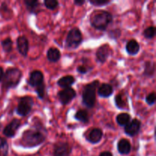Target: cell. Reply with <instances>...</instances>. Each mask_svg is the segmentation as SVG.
I'll return each mask as SVG.
<instances>
[{"instance_id": "1", "label": "cell", "mask_w": 156, "mask_h": 156, "mask_svg": "<svg viewBox=\"0 0 156 156\" xmlns=\"http://www.w3.org/2000/svg\"><path fill=\"white\" fill-rule=\"evenodd\" d=\"M47 137V130L41 122H35L29 129L23 132L19 143L21 147L35 148L45 142Z\"/></svg>"}, {"instance_id": "2", "label": "cell", "mask_w": 156, "mask_h": 156, "mask_svg": "<svg viewBox=\"0 0 156 156\" xmlns=\"http://www.w3.org/2000/svg\"><path fill=\"white\" fill-rule=\"evenodd\" d=\"M113 21L114 16L112 14L105 10L95 11L90 17V24L91 27L101 31H105Z\"/></svg>"}, {"instance_id": "3", "label": "cell", "mask_w": 156, "mask_h": 156, "mask_svg": "<svg viewBox=\"0 0 156 156\" xmlns=\"http://www.w3.org/2000/svg\"><path fill=\"white\" fill-rule=\"evenodd\" d=\"M23 73L17 67H11L6 69L2 80V89L7 91L8 90L18 87L22 79Z\"/></svg>"}, {"instance_id": "4", "label": "cell", "mask_w": 156, "mask_h": 156, "mask_svg": "<svg viewBox=\"0 0 156 156\" xmlns=\"http://www.w3.org/2000/svg\"><path fill=\"white\" fill-rule=\"evenodd\" d=\"M27 83L31 88H34L39 99H44L45 96L46 85L44 83V74L40 70H34L29 75Z\"/></svg>"}, {"instance_id": "5", "label": "cell", "mask_w": 156, "mask_h": 156, "mask_svg": "<svg viewBox=\"0 0 156 156\" xmlns=\"http://www.w3.org/2000/svg\"><path fill=\"white\" fill-rule=\"evenodd\" d=\"M100 85L98 80H94L84 86L82 93V105L87 108H93L96 103V91Z\"/></svg>"}, {"instance_id": "6", "label": "cell", "mask_w": 156, "mask_h": 156, "mask_svg": "<svg viewBox=\"0 0 156 156\" xmlns=\"http://www.w3.org/2000/svg\"><path fill=\"white\" fill-rule=\"evenodd\" d=\"M83 36L79 27H73L69 31L66 38L65 45L69 50H76L82 44Z\"/></svg>"}, {"instance_id": "7", "label": "cell", "mask_w": 156, "mask_h": 156, "mask_svg": "<svg viewBox=\"0 0 156 156\" xmlns=\"http://www.w3.org/2000/svg\"><path fill=\"white\" fill-rule=\"evenodd\" d=\"M34 105V102L33 98L30 96H23L19 98L15 112L21 117H27L31 112Z\"/></svg>"}, {"instance_id": "8", "label": "cell", "mask_w": 156, "mask_h": 156, "mask_svg": "<svg viewBox=\"0 0 156 156\" xmlns=\"http://www.w3.org/2000/svg\"><path fill=\"white\" fill-rule=\"evenodd\" d=\"M73 147L67 142H57L53 146V156H70Z\"/></svg>"}, {"instance_id": "9", "label": "cell", "mask_w": 156, "mask_h": 156, "mask_svg": "<svg viewBox=\"0 0 156 156\" xmlns=\"http://www.w3.org/2000/svg\"><path fill=\"white\" fill-rule=\"evenodd\" d=\"M76 91L73 88H64L57 93L58 100L63 106L69 105L76 97Z\"/></svg>"}, {"instance_id": "10", "label": "cell", "mask_w": 156, "mask_h": 156, "mask_svg": "<svg viewBox=\"0 0 156 156\" xmlns=\"http://www.w3.org/2000/svg\"><path fill=\"white\" fill-rule=\"evenodd\" d=\"M85 138L91 144H98L103 138V131L99 128H92L85 133Z\"/></svg>"}, {"instance_id": "11", "label": "cell", "mask_w": 156, "mask_h": 156, "mask_svg": "<svg viewBox=\"0 0 156 156\" xmlns=\"http://www.w3.org/2000/svg\"><path fill=\"white\" fill-rule=\"evenodd\" d=\"M21 120L17 118H14L5 126L2 130V133L8 138H13L16 134V132L21 126Z\"/></svg>"}, {"instance_id": "12", "label": "cell", "mask_w": 156, "mask_h": 156, "mask_svg": "<svg viewBox=\"0 0 156 156\" xmlns=\"http://www.w3.org/2000/svg\"><path fill=\"white\" fill-rule=\"evenodd\" d=\"M111 53H112L111 47L108 44H105L98 48L95 53L96 59L100 63H105L108 60V57L111 56Z\"/></svg>"}, {"instance_id": "13", "label": "cell", "mask_w": 156, "mask_h": 156, "mask_svg": "<svg viewBox=\"0 0 156 156\" xmlns=\"http://www.w3.org/2000/svg\"><path fill=\"white\" fill-rule=\"evenodd\" d=\"M140 129H141V122L138 119L134 118L125 126L124 133L129 136L133 137L138 135Z\"/></svg>"}, {"instance_id": "14", "label": "cell", "mask_w": 156, "mask_h": 156, "mask_svg": "<svg viewBox=\"0 0 156 156\" xmlns=\"http://www.w3.org/2000/svg\"><path fill=\"white\" fill-rule=\"evenodd\" d=\"M17 49L20 54L24 57H27L29 51V41L25 36H19L16 40Z\"/></svg>"}, {"instance_id": "15", "label": "cell", "mask_w": 156, "mask_h": 156, "mask_svg": "<svg viewBox=\"0 0 156 156\" xmlns=\"http://www.w3.org/2000/svg\"><path fill=\"white\" fill-rule=\"evenodd\" d=\"M114 93V88L111 85L108 83L100 84L98 88V94L101 98H107L111 97Z\"/></svg>"}, {"instance_id": "16", "label": "cell", "mask_w": 156, "mask_h": 156, "mask_svg": "<svg viewBox=\"0 0 156 156\" xmlns=\"http://www.w3.org/2000/svg\"><path fill=\"white\" fill-rule=\"evenodd\" d=\"M117 149L120 155H128L131 152L132 146L129 140L126 139H121L117 143Z\"/></svg>"}, {"instance_id": "17", "label": "cell", "mask_w": 156, "mask_h": 156, "mask_svg": "<svg viewBox=\"0 0 156 156\" xmlns=\"http://www.w3.org/2000/svg\"><path fill=\"white\" fill-rule=\"evenodd\" d=\"M140 45L138 41L135 39H131L126 43V51L130 56H135L140 52Z\"/></svg>"}, {"instance_id": "18", "label": "cell", "mask_w": 156, "mask_h": 156, "mask_svg": "<svg viewBox=\"0 0 156 156\" xmlns=\"http://www.w3.org/2000/svg\"><path fill=\"white\" fill-rule=\"evenodd\" d=\"M75 82H76V79H75L74 76L68 75V76L61 77L57 81L56 84H57L58 86L64 89V88H72V85H74Z\"/></svg>"}, {"instance_id": "19", "label": "cell", "mask_w": 156, "mask_h": 156, "mask_svg": "<svg viewBox=\"0 0 156 156\" xmlns=\"http://www.w3.org/2000/svg\"><path fill=\"white\" fill-rule=\"evenodd\" d=\"M143 76L146 78H153L155 75V63L153 61L148 60L144 63Z\"/></svg>"}, {"instance_id": "20", "label": "cell", "mask_w": 156, "mask_h": 156, "mask_svg": "<svg viewBox=\"0 0 156 156\" xmlns=\"http://www.w3.org/2000/svg\"><path fill=\"white\" fill-rule=\"evenodd\" d=\"M24 3L29 13L37 15L40 8L39 1H37V0H24Z\"/></svg>"}, {"instance_id": "21", "label": "cell", "mask_w": 156, "mask_h": 156, "mask_svg": "<svg viewBox=\"0 0 156 156\" xmlns=\"http://www.w3.org/2000/svg\"><path fill=\"white\" fill-rule=\"evenodd\" d=\"M47 58L50 62H57L61 58V52L56 47H50L47 52Z\"/></svg>"}, {"instance_id": "22", "label": "cell", "mask_w": 156, "mask_h": 156, "mask_svg": "<svg viewBox=\"0 0 156 156\" xmlns=\"http://www.w3.org/2000/svg\"><path fill=\"white\" fill-rule=\"evenodd\" d=\"M131 116L127 113H120L116 117V121L117 124L120 126H125L130 122Z\"/></svg>"}, {"instance_id": "23", "label": "cell", "mask_w": 156, "mask_h": 156, "mask_svg": "<svg viewBox=\"0 0 156 156\" xmlns=\"http://www.w3.org/2000/svg\"><path fill=\"white\" fill-rule=\"evenodd\" d=\"M74 118L78 121H80L81 123H87L90 120L89 114L88 112L85 110H79L75 114Z\"/></svg>"}, {"instance_id": "24", "label": "cell", "mask_w": 156, "mask_h": 156, "mask_svg": "<svg viewBox=\"0 0 156 156\" xmlns=\"http://www.w3.org/2000/svg\"><path fill=\"white\" fill-rule=\"evenodd\" d=\"M125 96H123V94L119 93L114 98V102H115V105L117 108L120 110H124L126 108V106H127V101L126 99H124Z\"/></svg>"}, {"instance_id": "25", "label": "cell", "mask_w": 156, "mask_h": 156, "mask_svg": "<svg viewBox=\"0 0 156 156\" xmlns=\"http://www.w3.org/2000/svg\"><path fill=\"white\" fill-rule=\"evenodd\" d=\"M0 15L5 19H9L12 16V11L8 7L5 2H2L0 7Z\"/></svg>"}, {"instance_id": "26", "label": "cell", "mask_w": 156, "mask_h": 156, "mask_svg": "<svg viewBox=\"0 0 156 156\" xmlns=\"http://www.w3.org/2000/svg\"><path fill=\"white\" fill-rule=\"evenodd\" d=\"M9 146L7 140L3 137H0V156H8Z\"/></svg>"}, {"instance_id": "27", "label": "cell", "mask_w": 156, "mask_h": 156, "mask_svg": "<svg viewBox=\"0 0 156 156\" xmlns=\"http://www.w3.org/2000/svg\"><path fill=\"white\" fill-rule=\"evenodd\" d=\"M2 47L5 53H10L13 48V41L10 37H7L2 41L1 42Z\"/></svg>"}, {"instance_id": "28", "label": "cell", "mask_w": 156, "mask_h": 156, "mask_svg": "<svg viewBox=\"0 0 156 156\" xmlns=\"http://www.w3.org/2000/svg\"><path fill=\"white\" fill-rule=\"evenodd\" d=\"M155 27L154 26H149L143 30V35L146 39H152L155 37Z\"/></svg>"}, {"instance_id": "29", "label": "cell", "mask_w": 156, "mask_h": 156, "mask_svg": "<svg viewBox=\"0 0 156 156\" xmlns=\"http://www.w3.org/2000/svg\"><path fill=\"white\" fill-rule=\"evenodd\" d=\"M44 5L49 10H55L59 6V2L56 0H44Z\"/></svg>"}, {"instance_id": "30", "label": "cell", "mask_w": 156, "mask_h": 156, "mask_svg": "<svg viewBox=\"0 0 156 156\" xmlns=\"http://www.w3.org/2000/svg\"><path fill=\"white\" fill-rule=\"evenodd\" d=\"M89 3L94 6L101 7L110 4L111 2V0H89Z\"/></svg>"}, {"instance_id": "31", "label": "cell", "mask_w": 156, "mask_h": 156, "mask_svg": "<svg viewBox=\"0 0 156 156\" xmlns=\"http://www.w3.org/2000/svg\"><path fill=\"white\" fill-rule=\"evenodd\" d=\"M156 101V94L155 92H151L148 94L146 97V102L149 105L152 106L155 103Z\"/></svg>"}, {"instance_id": "32", "label": "cell", "mask_w": 156, "mask_h": 156, "mask_svg": "<svg viewBox=\"0 0 156 156\" xmlns=\"http://www.w3.org/2000/svg\"><path fill=\"white\" fill-rule=\"evenodd\" d=\"M108 35L111 38L114 40L118 39L119 37H120L121 36V30L119 28H116L114 29V30H111L108 33Z\"/></svg>"}, {"instance_id": "33", "label": "cell", "mask_w": 156, "mask_h": 156, "mask_svg": "<svg viewBox=\"0 0 156 156\" xmlns=\"http://www.w3.org/2000/svg\"><path fill=\"white\" fill-rule=\"evenodd\" d=\"M92 69L93 68H89L88 66H86L85 65H81V66H79L77 67V69H76V71H77L79 73H80V74L85 75V74H86V73H88V72L91 71Z\"/></svg>"}, {"instance_id": "34", "label": "cell", "mask_w": 156, "mask_h": 156, "mask_svg": "<svg viewBox=\"0 0 156 156\" xmlns=\"http://www.w3.org/2000/svg\"><path fill=\"white\" fill-rule=\"evenodd\" d=\"M85 3V0H75L74 4L77 6H82Z\"/></svg>"}, {"instance_id": "35", "label": "cell", "mask_w": 156, "mask_h": 156, "mask_svg": "<svg viewBox=\"0 0 156 156\" xmlns=\"http://www.w3.org/2000/svg\"><path fill=\"white\" fill-rule=\"evenodd\" d=\"M99 156H114L113 154L111 152H108V151H105V152H102L99 155Z\"/></svg>"}, {"instance_id": "36", "label": "cell", "mask_w": 156, "mask_h": 156, "mask_svg": "<svg viewBox=\"0 0 156 156\" xmlns=\"http://www.w3.org/2000/svg\"><path fill=\"white\" fill-rule=\"evenodd\" d=\"M4 76V69L2 66H0V83H1L2 80V78Z\"/></svg>"}, {"instance_id": "37", "label": "cell", "mask_w": 156, "mask_h": 156, "mask_svg": "<svg viewBox=\"0 0 156 156\" xmlns=\"http://www.w3.org/2000/svg\"><path fill=\"white\" fill-rule=\"evenodd\" d=\"M2 126V123H0V129H1Z\"/></svg>"}]
</instances>
